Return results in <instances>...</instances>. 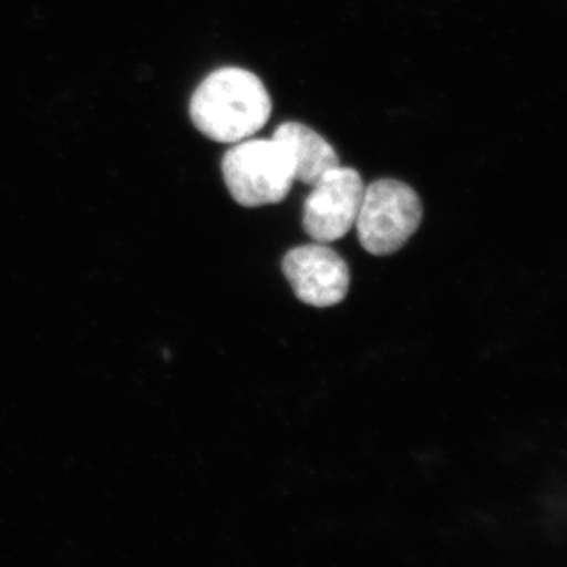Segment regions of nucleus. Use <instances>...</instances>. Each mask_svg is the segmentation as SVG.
Returning a JSON list of instances; mask_svg holds the SVG:
<instances>
[{"label":"nucleus","mask_w":567,"mask_h":567,"mask_svg":"<svg viewBox=\"0 0 567 567\" xmlns=\"http://www.w3.org/2000/svg\"><path fill=\"white\" fill-rule=\"evenodd\" d=\"M221 167L227 189L241 207L282 203L295 182L292 163L274 137L237 142Z\"/></svg>","instance_id":"nucleus-3"},{"label":"nucleus","mask_w":567,"mask_h":567,"mask_svg":"<svg viewBox=\"0 0 567 567\" xmlns=\"http://www.w3.org/2000/svg\"><path fill=\"white\" fill-rule=\"evenodd\" d=\"M271 96L251 71L227 66L208 74L193 93L189 114L208 140L237 144L259 132L271 115Z\"/></svg>","instance_id":"nucleus-1"},{"label":"nucleus","mask_w":567,"mask_h":567,"mask_svg":"<svg viewBox=\"0 0 567 567\" xmlns=\"http://www.w3.org/2000/svg\"><path fill=\"white\" fill-rule=\"evenodd\" d=\"M274 140L289 156L295 181L315 185L320 177L339 166L333 145L303 123H282L276 128Z\"/></svg>","instance_id":"nucleus-6"},{"label":"nucleus","mask_w":567,"mask_h":567,"mask_svg":"<svg viewBox=\"0 0 567 567\" xmlns=\"http://www.w3.org/2000/svg\"><path fill=\"white\" fill-rule=\"evenodd\" d=\"M423 221V204L412 186L380 178L365 186L358 212V238L372 256H391L404 248Z\"/></svg>","instance_id":"nucleus-2"},{"label":"nucleus","mask_w":567,"mask_h":567,"mask_svg":"<svg viewBox=\"0 0 567 567\" xmlns=\"http://www.w3.org/2000/svg\"><path fill=\"white\" fill-rule=\"evenodd\" d=\"M282 274L298 300L316 308L339 305L349 293V265L327 244L290 249L282 259Z\"/></svg>","instance_id":"nucleus-5"},{"label":"nucleus","mask_w":567,"mask_h":567,"mask_svg":"<svg viewBox=\"0 0 567 567\" xmlns=\"http://www.w3.org/2000/svg\"><path fill=\"white\" fill-rule=\"evenodd\" d=\"M312 186L303 208L305 233L319 244H331L349 234L357 221L363 178L352 167L339 164Z\"/></svg>","instance_id":"nucleus-4"}]
</instances>
